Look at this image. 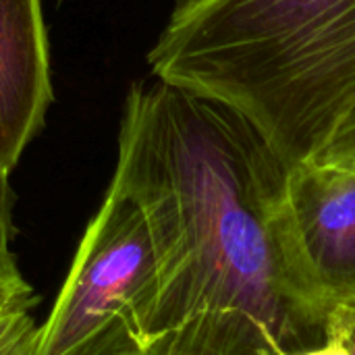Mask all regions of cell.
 <instances>
[{
    "mask_svg": "<svg viewBox=\"0 0 355 355\" xmlns=\"http://www.w3.org/2000/svg\"><path fill=\"white\" fill-rule=\"evenodd\" d=\"M156 256L139 206L110 183L77 245L33 355H64L119 316L137 322L154 287Z\"/></svg>",
    "mask_w": 355,
    "mask_h": 355,
    "instance_id": "cell-3",
    "label": "cell"
},
{
    "mask_svg": "<svg viewBox=\"0 0 355 355\" xmlns=\"http://www.w3.org/2000/svg\"><path fill=\"white\" fill-rule=\"evenodd\" d=\"M33 297V289L27 285V281H17V283H0V312L6 310L8 306Z\"/></svg>",
    "mask_w": 355,
    "mask_h": 355,
    "instance_id": "cell-10",
    "label": "cell"
},
{
    "mask_svg": "<svg viewBox=\"0 0 355 355\" xmlns=\"http://www.w3.org/2000/svg\"><path fill=\"white\" fill-rule=\"evenodd\" d=\"M291 355H349V354H347V349H345L341 343H337V341H333V339H324L320 345H314V347H310V349H304V352H297V354H291Z\"/></svg>",
    "mask_w": 355,
    "mask_h": 355,
    "instance_id": "cell-12",
    "label": "cell"
},
{
    "mask_svg": "<svg viewBox=\"0 0 355 355\" xmlns=\"http://www.w3.org/2000/svg\"><path fill=\"white\" fill-rule=\"evenodd\" d=\"M64 355H150L131 316H119Z\"/></svg>",
    "mask_w": 355,
    "mask_h": 355,
    "instance_id": "cell-6",
    "label": "cell"
},
{
    "mask_svg": "<svg viewBox=\"0 0 355 355\" xmlns=\"http://www.w3.org/2000/svg\"><path fill=\"white\" fill-rule=\"evenodd\" d=\"M324 339L341 343L355 355V304H335L324 316Z\"/></svg>",
    "mask_w": 355,
    "mask_h": 355,
    "instance_id": "cell-8",
    "label": "cell"
},
{
    "mask_svg": "<svg viewBox=\"0 0 355 355\" xmlns=\"http://www.w3.org/2000/svg\"><path fill=\"white\" fill-rule=\"evenodd\" d=\"M35 337H37V331L31 335V337H27L23 343H19L12 352L8 355H33V347H35Z\"/></svg>",
    "mask_w": 355,
    "mask_h": 355,
    "instance_id": "cell-13",
    "label": "cell"
},
{
    "mask_svg": "<svg viewBox=\"0 0 355 355\" xmlns=\"http://www.w3.org/2000/svg\"><path fill=\"white\" fill-rule=\"evenodd\" d=\"M308 162H320V164H337L355 168V98L337 123L333 135L324 144V148L316 154V158Z\"/></svg>",
    "mask_w": 355,
    "mask_h": 355,
    "instance_id": "cell-7",
    "label": "cell"
},
{
    "mask_svg": "<svg viewBox=\"0 0 355 355\" xmlns=\"http://www.w3.org/2000/svg\"><path fill=\"white\" fill-rule=\"evenodd\" d=\"M54 100L40 0H0V175H10Z\"/></svg>",
    "mask_w": 355,
    "mask_h": 355,
    "instance_id": "cell-5",
    "label": "cell"
},
{
    "mask_svg": "<svg viewBox=\"0 0 355 355\" xmlns=\"http://www.w3.org/2000/svg\"><path fill=\"white\" fill-rule=\"evenodd\" d=\"M279 237L289 279L314 312L355 304V168L289 164Z\"/></svg>",
    "mask_w": 355,
    "mask_h": 355,
    "instance_id": "cell-4",
    "label": "cell"
},
{
    "mask_svg": "<svg viewBox=\"0 0 355 355\" xmlns=\"http://www.w3.org/2000/svg\"><path fill=\"white\" fill-rule=\"evenodd\" d=\"M289 162L237 110L164 81L131 85L112 185L156 256L135 329L150 355H291L324 341L279 237Z\"/></svg>",
    "mask_w": 355,
    "mask_h": 355,
    "instance_id": "cell-1",
    "label": "cell"
},
{
    "mask_svg": "<svg viewBox=\"0 0 355 355\" xmlns=\"http://www.w3.org/2000/svg\"><path fill=\"white\" fill-rule=\"evenodd\" d=\"M12 204H15V193L10 189L8 175H0V250H4V252H10Z\"/></svg>",
    "mask_w": 355,
    "mask_h": 355,
    "instance_id": "cell-9",
    "label": "cell"
},
{
    "mask_svg": "<svg viewBox=\"0 0 355 355\" xmlns=\"http://www.w3.org/2000/svg\"><path fill=\"white\" fill-rule=\"evenodd\" d=\"M17 281H23V277L17 268V260L12 252L0 250V283H17Z\"/></svg>",
    "mask_w": 355,
    "mask_h": 355,
    "instance_id": "cell-11",
    "label": "cell"
},
{
    "mask_svg": "<svg viewBox=\"0 0 355 355\" xmlns=\"http://www.w3.org/2000/svg\"><path fill=\"white\" fill-rule=\"evenodd\" d=\"M148 64L308 162L355 98V0H181Z\"/></svg>",
    "mask_w": 355,
    "mask_h": 355,
    "instance_id": "cell-2",
    "label": "cell"
}]
</instances>
